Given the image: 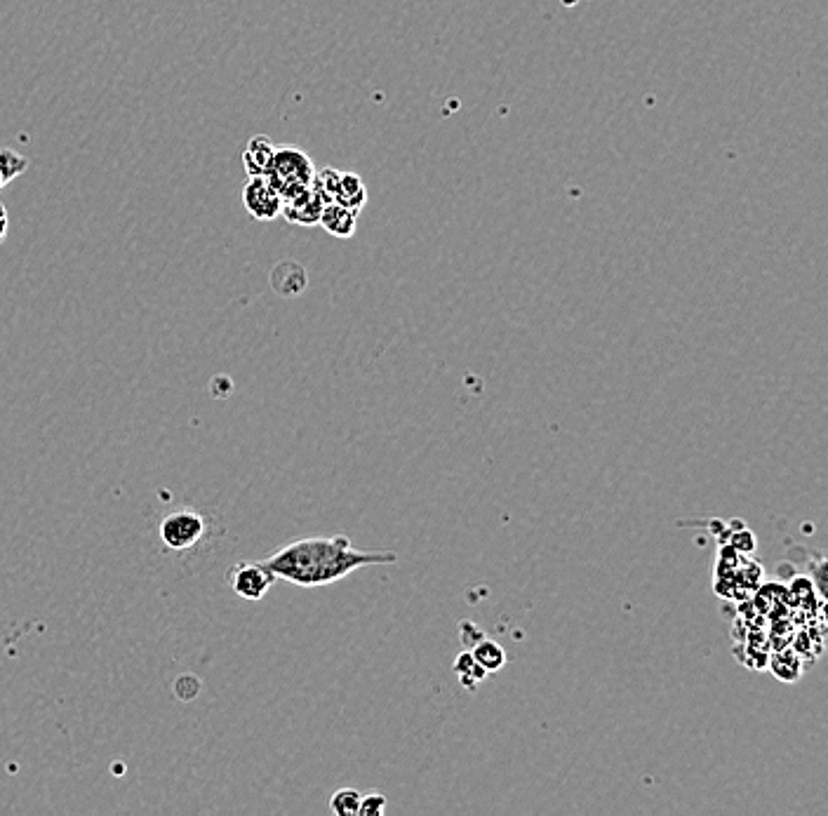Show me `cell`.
<instances>
[{
  "label": "cell",
  "instance_id": "obj_1",
  "mask_svg": "<svg viewBox=\"0 0 828 816\" xmlns=\"http://www.w3.org/2000/svg\"><path fill=\"white\" fill-rule=\"evenodd\" d=\"M398 555L393 551H360L349 537H306L278 548L262 565L276 579L299 588H323L337 584L351 572L370 565H391Z\"/></svg>",
  "mask_w": 828,
  "mask_h": 816
},
{
  "label": "cell",
  "instance_id": "obj_2",
  "mask_svg": "<svg viewBox=\"0 0 828 816\" xmlns=\"http://www.w3.org/2000/svg\"><path fill=\"white\" fill-rule=\"evenodd\" d=\"M264 177L269 179L280 196L290 198L299 191L309 189L313 177H316V167H313L309 153L297 149V146H276V153H273Z\"/></svg>",
  "mask_w": 828,
  "mask_h": 816
},
{
  "label": "cell",
  "instance_id": "obj_3",
  "mask_svg": "<svg viewBox=\"0 0 828 816\" xmlns=\"http://www.w3.org/2000/svg\"><path fill=\"white\" fill-rule=\"evenodd\" d=\"M158 537L170 551H191L205 537V518L193 508H179L160 520Z\"/></svg>",
  "mask_w": 828,
  "mask_h": 816
},
{
  "label": "cell",
  "instance_id": "obj_4",
  "mask_svg": "<svg viewBox=\"0 0 828 816\" xmlns=\"http://www.w3.org/2000/svg\"><path fill=\"white\" fill-rule=\"evenodd\" d=\"M243 205L257 222H273L283 210V196L273 189L264 175L250 177L243 186Z\"/></svg>",
  "mask_w": 828,
  "mask_h": 816
},
{
  "label": "cell",
  "instance_id": "obj_5",
  "mask_svg": "<svg viewBox=\"0 0 828 816\" xmlns=\"http://www.w3.org/2000/svg\"><path fill=\"white\" fill-rule=\"evenodd\" d=\"M229 584L238 598L257 603V600H262L271 591V586L276 584V577L262 563H238L231 565Z\"/></svg>",
  "mask_w": 828,
  "mask_h": 816
},
{
  "label": "cell",
  "instance_id": "obj_6",
  "mask_svg": "<svg viewBox=\"0 0 828 816\" xmlns=\"http://www.w3.org/2000/svg\"><path fill=\"white\" fill-rule=\"evenodd\" d=\"M325 205V198L320 196V191L311 184L309 189L299 191L290 198H283V210H280V214H283L290 224L316 226L320 222V214H323Z\"/></svg>",
  "mask_w": 828,
  "mask_h": 816
},
{
  "label": "cell",
  "instance_id": "obj_7",
  "mask_svg": "<svg viewBox=\"0 0 828 816\" xmlns=\"http://www.w3.org/2000/svg\"><path fill=\"white\" fill-rule=\"evenodd\" d=\"M306 285H309V276H306L302 264L285 259V262L273 266L271 287L280 297H299L306 290Z\"/></svg>",
  "mask_w": 828,
  "mask_h": 816
},
{
  "label": "cell",
  "instance_id": "obj_8",
  "mask_svg": "<svg viewBox=\"0 0 828 816\" xmlns=\"http://www.w3.org/2000/svg\"><path fill=\"white\" fill-rule=\"evenodd\" d=\"M320 226L335 238H351L358 226V212L339 203H327L320 214Z\"/></svg>",
  "mask_w": 828,
  "mask_h": 816
},
{
  "label": "cell",
  "instance_id": "obj_9",
  "mask_svg": "<svg viewBox=\"0 0 828 816\" xmlns=\"http://www.w3.org/2000/svg\"><path fill=\"white\" fill-rule=\"evenodd\" d=\"M273 153H276V144H273L269 137L266 135L252 137L243 151V167H245L247 177L266 175Z\"/></svg>",
  "mask_w": 828,
  "mask_h": 816
},
{
  "label": "cell",
  "instance_id": "obj_10",
  "mask_svg": "<svg viewBox=\"0 0 828 816\" xmlns=\"http://www.w3.org/2000/svg\"><path fill=\"white\" fill-rule=\"evenodd\" d=\"M332 203H339L344 207H351L360 214L367 203V189L363 179L356 172H339L335 193H332Z\"/></svg>",
  "mask_w": 828,
  "mask_h": 816
},
{
  "label": "cell",
  "instance_id": "obj_11",
  "mask_svg": "<svg viewBox=\"0 0 828 816\" xmlns=\"http://www.w3.org/2000/svg\"><path fill=\"white\" fill-rule=\"evenodd\" d=\"M471 654H473V659H476L478 664L483 666L487 673L502 671L504 664H506V652H504V647L499 645V642L490 640V638L478 640L476 645L471 647Z\"/></svg>",
  "mask_w": 828,
  "mask_h": 816
},
{
  "label": "cell",
  "instance_id": "obj_12",
  "mask_svg": "<svg viewBox=\"0 0 828 816\" xmlns=\"http://www.w3.org/2000/svg\"><path fill=\"white\" fill-rule=\"evenodd\" d=\"M452 671L457 673L459 682H462L466 690H476L478 682H483L485 675H487L485 668L480 666L476 659H473L471 652H462V654H459V657L454 659Z\"/></svg>",
  "mask_w": 828,
  "mask_h": 816
},
{
  "label": "cell",
  "instance_id": "obj_13",
  "mask_svg": "<svg viewBox=\"0 0 828 816\" xmlns=\"http://www.w3.org/2000/svg\"><path fill=\"white\" fill-rule=\"evenodd\" d=\"M360 795L356 788H339V791L332 793L330 798V809L337 816H356L360 809Z\"/></svg>",
  "mask_w": 828,
  "mask_h": 816
},
{
  "label": "cell",
  "instance_id": "obj_14",
  "mask_svg": "<svg viewBox=\"0 0 828 816\" xmlns=\"http://www.w3.org/2000/svg\"><path fill=\"white\" fill-rule=\"evenodd\" d=\"M26 167H29V160H26L22 153L12 149H0V177L5 179V184L22 175Z\"/></svg>",
  "mask_w": 828,
  "mask_h": 816
},
{
  "label": "cell",
  "instance_id": "obj_15",
  "mask_svg": "<svg viewBox=\"0 0 828 816\" xmlns=\"http://www.w3.org/2000/svg\"><path fill=\"white\" fill-rule=\"evenodd\" d=\"M384 812H386V798L382 793L363 795V798H360V809H358L360 816H382Z\"/></svg>",
  "mask_w": 828,
  "mask_h": 816
},
{
  "label": "cell",
  "instance_id": "obj_16",
  "mask_svg": "<svg viewBox=\"0 0 828 816\" xmlns=\"http://www.w3.org/2000/svg\"><path fill=\"white\" fill-rule=\"evenodd\" d=\"M8 224H10V219H8V210H5V207L0 205V243H3L5 233H8Z\"/></svg>",
  "mask_w": 828,
  "mask_h": 816
},
{
  "label": "cell",
  "instance_id": "obj_17",
  "mask_svg": "<svg viewBox=\"0 0 828 816\" xmlns=\"http://www.w3.org/2000/svg\"><path fill=\"white\" fill-rule=\"evenodd\" d=\"M3 186H5V179H3V177H0V189H3Z\"/></svg>",
  "mask_w": 828,
  "mask_h": 816
}]
</instances>
